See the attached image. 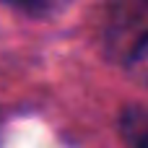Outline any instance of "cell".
<instances>
[{
    "label": "cell",
    "instance_id": "obj_1",
    "mask_svg": "<svg viewBox=\"0 0 148 148\" xmlns=\"http://www.w3.org/2000/svg\"><path fill=\"white\" fill-rule=\"evenodd\" d=\"M122 138L130 148H148V104H133L120 117Z\"/></svg>",
    "mask_w": 148,
    "mask_h": 148
},
{
    "label": "cell",
    "instance_id": "obj_2",
    "mask_svg": "<svg viewBox=\"0 0 148 148\" xmlns=\"http://www.w3.org/2000/svg\"><path fill=\"white\" fill-rule=\"evenodd\" d=\"M125 62H127L130 75H135L138 81L148 83V31H143V34L133 42V47H130L127 55H125Z\"/></svg>",
    "mask_w": 148,
    "mask_h": 148
}]
</instances>
